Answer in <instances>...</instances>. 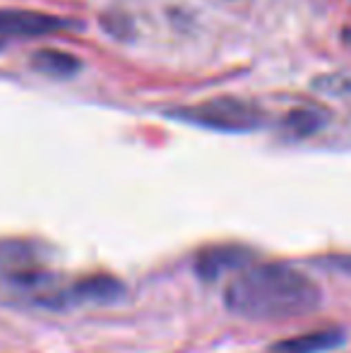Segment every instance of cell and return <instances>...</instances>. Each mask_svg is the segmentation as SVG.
Listing matches in <instances>:
<instances>
[{
  "label": "cell",
  "instance_id": "ba28073f",
  "mask_svg": "<svg viewBox=\"0 0 351 353\" xmlns=\"http://www.w3.org/2000/svg\"><path fill=\"white\" fill-rule=\"evenodd\" d=\"M313 87L323 94L339 99H351V74H328L320 77L318 82H313Z\"/></svg>",
  "mask_w": 351,
  "mask_h": 353
},
{
  "label": "cell",
  "instance_id": "30bf717a",
  "mask_svg": "<svg viewBox=\"0 0 351 353\" xmlns=\"http://www.w3.org/2000/svg\"><path fill=\"white\" fill-rule=\"evenodd\" d=\"M0 46H3V41H0Z\"/></svg>",
  "mask_w": 351,
  "mask_h": 353
},
{
  "label": "cell",
  "instance_id": "52a82bcc",
  "mask_svg": "<svg viewBox=\"0 0 351 353\" xmlns=\"http://www.w3.org/2000/svg\"><path fill=\"white\" fill-rule=\"evenodd\" d=\"M34 70L48 74V77H70L80 70V61L70 53L56 51V48H41L32 56Z\"/></svg>",
  "mask_w": 351,
  "mask_h": 353
},
{
  "label": "cell",
  "instance_id": "7a4b0ae2",
  "mask_svg": "<svg viewBox=\"0 0 351 353\" xmlns=\"http://www.w3.org/2000/svg\"><path fill=\"white\" fill-rule=\"evenodd\" d=\"M174 118L221 132H248L263 123V113L258 106L231 97L210 99V101L195 103V106L178 108L174 111Z\"/></svg>",
  "mask_w": 351,
  "mask_h": 353
},
{
  "label": "cell",
  "instance_id": "6da1fadb",
  "mask_svg": "<svg viewBox=\"0 0 351 353\" xmlns=\"http://www.w3.org/2000/svg\"><path fill=\"white\" fill-rule=\"evenodd\" d=\"M323 291L301 270L281 262H248L224 288L231 312L248 320H289L313 312Z\"/></svg>",
  "mask_w": 351,
  "mask_h": 353
},
{
  "label": "cell",
  "instance_id": "5b68a950",
  "mask_svg": "<svg viewBox=\"0 0 351 353\" xmlns=\"http://www.w3.org/2000/svg\"><path fill=\"white\" fill-rule=\"evenodd\" d=\"M342 341H344V332L328 327V330H315L308 332V334H299V336H291V339L279 341V344L272 346L270 353H325L337 349Z\"/></svg>",
  "mask_w": 351,
  "mask_h": 353
},
{
  "label": "cell",
  "instance_id": "9c48e42d",
  "mask_svg": "<svg viewBox=\"0 0 351 353\" xmlns=\"http://www.w3.org/2000/svg\"><path fill=\"white\" fill-rule=\"evenodd\" d=\"M286 125H289L296 135H308V132L318 130L320 121H318V113H313V111H296L286 118Z\"/></svg>",
  "mask_w": 351,
  "mask_h": 353
},
{
  "label": "cell",
  "instance_id": "277c9868",
  "mask_svg": "<svg viewBox=\"0 0 351 353\" xmlns=\"http://www.w3.org/2000/svg\"><path fill=\"white\" fill-rule=\"evenodd\" d=\"M253 257V252L248 248L241 245H212L197 255L195 260V272L202 276L205 281H214L224 274L245 267Z\"/></svg>",
  "mask_w": 351,
  "mask_h": 353
},
{
  "label": "cell",
  "instance_id": "8992f818",
  "mask_svg": "<svg viewBox=\"0 0 351 353\" xmlns=\"http://www.w3.org/2000/svg\"><path fill=\"white\" fill-rule=\"evenodd\" d=\"M123 293V286L111 276H92V279H82L70 288L68 298L77 303H108L116 301Z\"/></svg>",
  "mask_w": 351,
  "mask_h": 353
},
{
  "label": "cell",
  "instance_id": "3957f363",
  "mask_svg": "<svg viewBox=\"0 0 351 353\" xmlns=\"http://www.w3.org/2000/svg\"><path fill=\"white\" fill-rule=\"evenodd\" d=\"M70 27L68 19L34 10H5L0 8V41L8 37H43Z\"/></svg>",
  "mask_w": 351,
  "mask_h": 353
}]
</instances>
